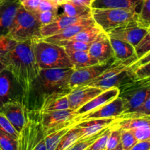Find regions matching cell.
Returning a JSON list of instances; mask_svg holds the SVG:
<instances>
[{
    "instance_id": "6da1fadb",
    "label": "cell",
    "mask_w": 150,
    "mask_h": 150,
    "mask_svg": "<svg viewBox=\"0 0 150 150\" xmlns=\"http://www.w3.org/2000/svg\"><path fill=\"white\" fill-rule=\"evenodd\" d=\"M74 68L42 69L23 95L25 110L42 111L51 100L67 95L71 89L69 79Z\"/></svg>"
},
{
    "instance_id": "7a4b0ae2",
    "label": "cell",
    "mask_w": 150,
    "mask_h": 150,
    "mask_svg": "<svg viewBox=\"0 0 150 150\" xmlns=\"http://www.w3.org/2000/svg\"><path fill=\"white\" fill-rule=\"evenodd\" d=\"M0 58L22 88L24 95L40 70L35 59L32 40L16 42L7 51H0Z\"/></svg>"
},
{
    "instance_id": "3957f363",
    "label": "cell",
    "mask_w": 150,
    "mask_h": 150,
    "mask_svg": "<svg viewBox=\"0 0 150 150\" xmlns=\"http://www.w3.org/2000/svg\"><path fill=\"white\" fill-rule=\"evenodd\" d=\"M32 49L40 70L74 68L62 46L45 40L43 38L32 40Z\"/></svg>"
},
{
    "instance_id": "277c9868",
    "label": "cell",
    "mask_w": 150,
    "mask_h": 150,
    "mask_svg": "<svg viewBox=\"0 0 150 150\" xmlns=\"http://www.w3.org/2000/svg\"><path fill=\"white\" fill-rule=\"evenodd\" d=\"M26 122L19 133L18 150H47L42 111L25 110Z\"/></svg>"
},
{
    "instance_id": "5b68a950",
    "label": "cell",
    "mask_w": 150,
    "mask_h": 150,
    "mask_svg": "<svg viewBox=\"0 0 150 150\" xmlns=\"http://www.w3.org/2000/svg\"><path fill=\"white\" fill-rule=\"evenodd\" d=\"M41 27L35 13L28 11L21 5L6 37L18 42L42 38L40 34Z\"/></svg>"
},
{
    "instance_id": "8992f818",
    "label": "cell",
    "mask_w": 150,
    "mask_h": 150,
    "mask_svg": "<svg viewBox=\"0 0 150 150\" xmlns=\"http://www.w3.org/2000/svg\"><path fill=\"white\" fill-rule=\"evenodd\" d=\"M94 21L105 33L132 22H139V13L120 8H92Z\"/></svg>"
},
{
    "instance_id": "52a82bcc",
    "label": "cell",
    "mask_w": 150,
    "mask_h": 150,
    "mask_svg": "<svg viewBox=\"0 0 150 150\" xmlns=\"http://www.w3.org/2000/svg\"><path fill=\"white\" fill-rule=\"evenodd\" d=\"M119 89V96L122 98L125 103L122 114L131 113L150 98V77L134 79L120 86Z\"/></svg>"
},
{
    "instance_id": "ba28073f",
    "label": "cell",
    "mask_w": 150,
    "mask_h": 150,
    "mask_svg": "<svg viewBox=\"0 0 150 150\" xmlns=\"http://www.w3.org/2000/svg\"><path fill=\"white\" fill-rule=\"evenodd\" d=\"M134 79L133 71L128 64L114 61L103 73L87 85L105 91L111 88H120Z\"/></svg>"
},
{
    "instance_id": "9c48e42d",
    "label": "cell",
    "mask_w": 150,
    "mask_h": 150,
    "mask_svg": "<svg viewBox=\"0 0 150 150\" xmlns=\"http://www.w3.org/2000/svg\"><path fill=\"white\" fill-rule=\"evenodd\" d=\"M76 111L70 108L46 112L42 111V123L45 135H49L64 127L74 126L76 124Z\"/></svg>"
},
{
    "instance_id": "30bf717a",
    "label": "cell",
    "mask_w": 150,
    "mask_h": 150,
    "mask_svg": "<svg viewBox=\"0 0 150 150\" xmlns=\"http://www.w3.org/2000/svg\"><path fill=\"white\" fill-rule=\"evenodd\" d=\"M23 91L11 72L4 67L0 72V108L9 102H23Z\"/></svg>"
},
{
    "instance_id": "8fae6325",
    "label": "cell",
    "mask_w": 150,
    "mask_h": 150,
    "mask_svg": "<svg viewBox=\"0 0 150 150\" xmlns=\"http://www.w3.org/2000/svg\"><path fill=\"white\" fill-rule=\"evenodd\" d=\"M148 29L135 21L116 28L107 35L109 38L125 41L136 47L147 33Z\"/></svg>"
},
{
    "instance_id": "7c38bea8",
    "label": "cell",
    "mask_w": 150,
    "mask_h": 150,
    "mask_svg": "<svg viewBox=\"0 0 150 150\" xmlns=\"http://www.w3.org/2000/svg\"><path fill=\"white\" fill-rule=\"evenodd\" d=\"M114 61L105 64H96L85 67L74 68L69 79V86L72 89L87 85L103 73Z\"/></svg>"
},
{
    "instance_id": "4fadbf2b",
    "label": "cell",
    "mask_w": 150,
    "mask_h": 150,
    "mask_svg": "<svg viewBox=\"0 0 150 150\" xmlns=\"http://www.w3.org/2000/svg\"><path fill=\"white\" fill-rule=\"evenodd\" d=\"M125 111V103L122 98L118 96L110 101L108 103L101 105L100 107L93 111L84 114L80 117L76 119V123L80 121L91 119H108V118H118Z\"/></svg>"
},
{
    "instance_id": "5bb4252c",
    "label": "cell",
    "mask_w": 150,
    "mask_h": 150,
    "mask_svg": "<svg viewBox=\"0 0 150 150\" xmlns=\"http://www.w3.org/2000/svg\"><path fill=\"white\" fill-rule=\"evenodd\" d=\"M88 51L92 57L98 60L100 64H105L114 61V51L110 42V38L105 32H102L91 43Z\"/></svg>"
},
{
    "instance_id": "9a60e30c",
    "label": "cell",
    "mask_w": 150,
    "mask_h": 150,
    "mask_svg": "<svg viewBox=\"0 0 150 150\" xmlns=\"http://www.w3.org/2000/svg\"><path fill=\"white\" fill-rule=\"evenodd\" d=\"M102 92L103 90L99 88L88 85L78 86L72 89L67 95L70 108L76 111Z\"/></svg>"
},
{
    "instance_id": "2e32d148",
    "label": "cell",
    "mask_w": 150,
    "mask_h": 150,
    "mask_svg": "<svg viewBox=\"0 0 150 150\" xmlns=\"http://www.w3.org/2000/svg\"><path fill=\"white\" fill-rule=\"evenodd\" d=\"M21 3L19 0H4L0 4V38L10 32Z\"/></svg>"
},
{
    "instance_id": "e0dca14e",
    "label": "cell",
    "mask_w": 150,
    "mask_h": 150,
    "mask_svg": "<svg viewBox=\"0 0 150 150\" xmlns=\"http://www.w3.org/2000/svg\"><path fill=\"white\" fill-rule=\"evenodd\" d=\"M0 113L7 117L18 133L21 131L26 122L25 108L22 103L17 101L7 103L0 108Z\"/></svg>"
},
{
    "instance_id": "ac0fdd59",
    "label": "cell",
    "mask_w": 150,
    "mask_h": 150,
    "mask_svg": "<svg viewBox=\"0 0 150 150\" xmlns=\"http://www.w3.org/2000/svg\"><path fill=\"white\" fill-rule=\"evenodd\" d=\"M111 47L114 51V61L126 63L129 66L137 60L135 47L128 42L110 38Z\"/></svg>"
},
{
    "instance_id": "d6986e66",
    "label": "cell",
    "mask_w": 150,
    "mask_h": 150,
    "mask_svg": "<svg viewBox=\"0 0 150 150\" xmlns=\"http://www.w3.org/2000/svg\"><path fill=\"white\" fill-rule=\"evenodd\" d=\"M119 95H120V89L117 87L111 88V89L103 91L101 93L95 96L93 99L89 100L76 111L77 117H81L91 111H93L94 110L97 109L101 105L108 103V102L117 98Z\"/></svg>"
},
{
    "instance_id": "ffe728a7",
    "label": "cell",
    "mask_w": 150,
    "mask_h": 150,
    "mask_svg": "<svg viewBox=\"0 0 150 150\" xmlns=\"http://www.w3.org/2000/svg\"><path fill=\"white\" fill-rule=\"evenodd\" d=\"M92 16H86V17L74 18L70 17L64 15L63 13L58 15L57 18L54 21L51 23L50 24L43 26L40 29V34L42 38H48V37L52 36L58 32H61L62 30L64 29L65 28L68 27L70 25L73 23H78L79 21L84 20V19L90 18Z\"/></svg>"
},
{
    "instance_id": "44dd1931",
    "label": "cell",
    "mask_w": 150,
    "mask_h": 150,
    "mask_svg": "<svg viewBox=\"0 0 150 150\" xmlns=\"http://www.w3.org/2000/svg\"><path fill=\"white\" fill-rule=\"evenodd\" d=\"M115 120V118L91 119L79 122L75 126L80 130L81 138H85L96 134L110 127Z\"/></svg>"
},
{
    "instance_id": "7402d4cb",
    "label": "cell",
    "mask_w": 150,
    "mask_h": 150,
    "mask_svg": "<svg viewBox=\"0 0 150 150\" xmlns=\"http://www.w3.org/2000/svg\"><path fill=\"white\" fill-rule=\"evenodd\" d=\"M95 24V22L94 21L92 16L88 18L84 19V20L79 21L78 23H73L70 25L68 27L65 28L64 29L62 30L61 32L52 35V36L48 37V38H43L45 40L48 41L50 42H54L60 40H65L71 39L73 37L77 35L79 32L84 29L85 28L89 27V26H92Z\"/></svg>"
},
{
    "instance_id": "603a6c76",
    "label": "cell",
    "mask_w": 150,
    "mask_h": 150,
    "mask_svg": "<svg viewBox=\"0 0 150 150\" xmlns=\"http://www.w3.org/2000/svg\"><path fill=\"white\" fill-rule=\"evenodd\" d=\"M143 0H93L92 8H120L139 13Z\"/></svg>"
},
{
    "instance_id": "cb8c5ba5",
    "label": "cell",
    "mask_w": 150,
    "mask_h": 150,
    "mask_svg": "<svg viewBox=\"0 0 150 150\" xmlns=\"http://www.w3.org/2000/svg\"><path fill=\"white\" fill-rule=\"evenodd\" d=\"M111 127L120 130H133L150 126V115L127 119H116Z\"/></svg>"
},
{
    "instance_id": "d4e9b609",
    "label": "cell",
    "mask_w": 150,
    "mask_h": 150,
    "mask_svg": "<svg viewBox=\"0 0 150 150\" xmlns=\"http://www.w3.org/2000/svg\"><path fill=\"white\" fill-rule=\"evenodd\" d=\"M66 52L74 68L100 64L98 60L92 57L88 51H66Z\"/></svg>"
},
{
    "instance_id": "484cf974",
    "label": "cell",
    "mask_w": 150,
    "mask_h": 150,
    "mask_svg": "<svg viewBox=\"0 0 150 150\" xmlns=\"http://www.w3.org/2000/svg\"><path fill=\"white\" fill-rule=\"evenodd\" d=\"M63 9V14L74 18L92 16V7L83 6L73 1L64 2L61 5Z\"/></svg>"
},
{
    "instance_id": "4316f807",
    "label": "cell",
    "mask_w": 150,
    "mask_h": 150,
    "mask_svg": "<svg viewBox=\"0 0 150 150\" xmlns=\"http://www.w3.org/2000/svg\"><path fill=\"white\" fill-rule=\"evenodd\" d=\"M103 32V29L96 23L89 27L85 28L80 32L75 35L71 38V40L79 41V42H86V43H92L98 38L100 35Z\"/></svg>"
},
{
    "instance_id": "83f0119b",
    "label": "cell",
    "mask_w": 150,
    "mask_h": 150,
    "mask_svg": "<svg viewBox=\"0 0 150 150\" xmlns=\"http://www.w3.org/2000/svg\"><path fill=\"white\" fill-rule=\"evenodd\" d=\"M81 136L80 130L79 127L74 125L62 136L55 150H67L76 141L81 139Z\"/></svg>"
},
{
    "instance_id": "f1b7e54d",
    "label": "cell",
    "mask_w": 150,
    "mask_h": 150,
    "mask_svg": "<svg viewBox=\"0 0 150 150\" xmlns=\"http://www.w3.org/2000/svg\"><path fill=\"white\" fill-rule=\"evenodd\" d=\"M70 108L69 105L67 95L59 97V98H54L48 102L46 105L44 106L41 111L46 112V111H59V110H67Z\"/></svg>"
},
{
    "instance_id": "f546056e",
    "label": "cell",
    "mask_w": 150,
    "mask_h": 150,
    "mask_svg": "<svg viewBox=\"0 0 150 150\" xmlns=\"http://www.w3.org/2000/svg\"><path fill=\"white\" fill-rule=\"evenodd\" d=\"M73 126L64 127L59 130L54 132L49 135L45 136V146H46L47 150H55L57 144H59V141L62 138V136L68 132Z\"/></svg>"
},
{
    "instance_id": "4dcf8cb0",
    "label": "cell",
    "mask_w": 150,
    "mask_h": 150,
    "mask_svg": "<svg viewBox=\"0 0 150 150\" xmlns=\"http://www.w3.org/2000/svg\"><path fill=\"white\" fill-rule=\"evenodd\" d=\"M107 128L104 129L102 131L99 132L95 135H92V136L85 138H81L79 140L76 141L73 144H72L67 150H86L98 138H99L105 131Z\"/></svg>"
},
{
    "instance_id": "1f68e13d",
    "label": "cell",
    "mask_w": 150,
    "mask_h": 150,
    "mask_svg": "<svg viewBox=\"0 0 150 150\" xmlns=\"http://www.w3.org/2000/svg\"><path fill=\"white\" fill-rule=\"evenodd\" d=\"M54 43L62 46L65 51H88L91 43L79 42V41L71 40H60L54 42Z\"/></svg>"
},
{
    "instance_id": "d6a6232c",
    "label": "cell",
    "mask_w": 150,
    "mask_h": 150,
    "mask_svg": "<svg viewBox=\"0 0 150 150\" xmlns=\"http://www.w3.org/2000/svg\"><path fill=\"white\" fill-rule=\"evenodd\" d=\"M0 148L1 150H18V141L0 129Z\"/></svg>"
},
{
    "instance_id": "836d02e7",
    "label": "cell",
    "mask_w": 150,
    "mask_h": 150,
    "mask_svg": "<svg viewBox=\"0 0 150 150\" xmlns=\"http://www.w3.org/2000/svg\"><path fill=\"white\" fill-rule=\"evenodd\" d=\"M139 23L144 27L150 26V0H143L139 11Z\"/></svg>"
},
{
    "instance_id": "e575fe53",
    "label": "cell",
    "mask_w": 150,
    "mask_h": 150,
    "mask_svg": "<svg viewBox=\"0 0 150 150\" xmlns=\"http://www.w3.org/2000/svg\"><path fill=\"white\" fill-rule=\"evenodd\" d=\"M150 115V98H148L139 108H138L136 111L127 114H122L117 119H127L133 118V117H145V116Z\"/></svg>"
},
{
    "instance_id": "d590c367",
    "label": "cell",
    "mask_w": 150,
    "mask_h": 150,
    "mask_svg": "<svg viewBox=\"0 0 150 150\" xmlns=\"http://www.w3.org/2000/svg\"><path fill=\"white\" fill-rule=\"evenodd\" d=\"M138 142L136 136L130 130H121L120 144L123 150H129Z\"/></svg>"
},
{
    "instance_id": "8d00e7d4",
    "label": "cell",
    "mask_w": 150,
    "mask_h": 150,
    "mask_svg": "<svg viewBox=\"0 0 150 150\" xmlns=\"http://www.w3.org/2000/svg\"><path fill=\"white\" fill-rule=\"evenodd\" d=\"M35 16L40 23L41 26H46L56 20L58 16V10L35 12Z\"/></svg>"
},
{
    "instance_id": "74e56055",
    "label": "cell",
    "mask_w": 150,
    "mask_h": 150,
    "mask_svg": "<svg viewBox=\"0 0 150 150\" xmlns=\"http://www.w3.org/2000/svg\"><path fill=\"white\" fill-rule=\"evenodd\" d=\"M136 49V56H137V59H140L145 54H147L150 51V26L148 29L147 33L146 34L143 39L141 40V42L135 47Z\"/></svg>"
},
{
    "instance_id": "f35d334b",
    "label": "cell",
    "mask_w": 150,
    "mask_h": 150,
    "mask_svg": "<svg viewBox=\"0 0 150 150\" xmlns=\"http://www.w3.org/2000/svg\"><path fill=\"white\" fill-rule=\"evenodd\" d=\"M120 141H121V130L111 127V132L107 140L105 150H114L116 149L120 144Z\"/></svg>"
},
{
    "instance_id": "ab89813d",
    "label": "cell",
    "mask_w": 150,
    "mask_h": 150,
    "mask_svg": "<svg viewBox=\"0 0 150 150\" xmlns=\"http://www.w3.org/2000/svg\"><path fill=\"white\" fill-rule=\"evenodd\" d=\"M111 127L110 126L86 150H105V147H106L107 144V140H108V136H109L110 132H111Z\"/></svg>"
},
{
    "instance_id": "60d3db41",
    "label": "cell",
    "mask_w": 150,
    "mask_h": 150,
    "mask_svg": "<svg viewBox=\"0 0 150 150\" xmlns=\"http://www.w3.org/2000/svg\"><path fill=\"white\" fill-rule=\"evenodd\" d=\"M0 129L2 131H4V133H7V134L10 135L13 137L18 139L19 133L15 129V127H13L11 122L7 120V117L4 114H1V113H0Z\"/></svg>"
},
{
    "instance_id": "b9f144b4",
    "label": "cell",
    "mask_w": 150,
    "mask_h": 150,
    "mask_svg": "<svg viewBox=\"0 0 150 150\" xmlns=\"http://www.w3.org/2000/svg\"><path fill=\"white\" fill-rule=\"evenodd\" d=\"M132 71H133L135 79L150 77V62L144 65L137 67Z\"/></svg>"
},
{
    "instance_id": "7bdbcfd3",
    "label": "cell",
    "mask_w": 150,
    "mask_h": 150,
    "mask_svg": "<svg viewBox=\"0 0 150 150\" xmlns=\"http://www.w3.org/2000/svg\"><path fill=\"white\" fill-rule=\"evenodd\" d=\"M136 136L138 142L150 139V126L130 130Z\"/></svg>"
},
{
    "instance_id": "ee69618b",
    "label": "cell",
    "mask_w": 150,
    "mask_h": 150,
    "mask_svg": "<svg viewBox=\"0 0 150 150\" xmlns=\"http://www.w3.org/2000/svg\"><path fill=\"white\" fill-rule=\"evenodd\" d=\"M59 7L50 0H41L36 12L49 11V10H58Z\"/></svg>"
},
{
    "instance_id": "f6af8a7d",
    "label": "cell",
    "mask_w": 150,
    "mask_h": 150,
    "mask_svg": "<svg viewBox=\"0 0 150 150\" xmlns=\"http://www.w3.org/2000/svg\"><path fill=\"white\" fill-rule=\"evenodd\" d=\"M40 1L41 0H23L21 2V5L28 11L35 13L38 10Z\"/></svg>"
},
{
    "instance_id": "bcb514c9",
    "label": "cell",
    "mask_w": 150,
    "mask_h": 150,
    "mask_svg": "<svg viewBox=\"0 0 150 150\" xmlns=\"http://www.w3.org/2000/svg\"><path fill=\"white\" fill-rule=\"evenodd\" d=\"M149 62H150V51L149 52H148L147 54H145L144 56L141 57L140 59L136 60L135 62H133V64H130L129 67H130V68L132 70H135V69L137 68V67H140V66H142L144 65V64H146V63Z\"/></svg>"
},
{
    "instance_id": "7dc6e473",
    "label": "cell",
    "mask_w": 150,
    "mask_h": 150,
    "mask_svg": "<svg viewBox=\"0 0 150 150\" xmlns=\"http://www.w3.org/2000/svg\"><path fill=\"white\" fill-rule=\"evenodd\" d=\"M150 139L138 142L134 146H132L129 150H149Z\"/></svg>"
},
{
    "instance_id": "c3c4849f",
    "label": "cell",
    "mask_w": 150,
    "mask_h": 150,
    "mask_svg": "<svg viewBox=\"0 0 150 150\" xmlns=\"http://www.w3.org/2000/svg\"><path fill=\"white\" fill-rule=\"evenodd\" d=\"M71 1L89 7H92V2H93V0H71Z\"/></svg>"
},
{
    "instance_id": "681fc988",
    "label": "cell",
    "mask_w": 150,
    "mask_h": 150,
    "mask_svg": "<svg viewBox=\"0 0 150 150\" xmlns=\"http://www.w3.org/2000/svg\"><path fill=\"white\" fill-rule=\"evenodd\" d=\"M50 1H52L53 3H54V4H57V5H58L59 7H61L62 4L64 2V0H50Z\"/></svg>"
},
{
    "instance_id": "f907efd6",
    "label": "cell",
    "mask_w": 150,
    "mask_h": 150,
    "mask_svg": "<svg viewBox=\"0 0 150 150\" xmlns=\"http://www.w3.org/2000/svg\"><path fill=\"white\" fill-rule=\"evenodd\" d=\"M4 67H6V66L4 65V64L3 63L2 60H1V58H0V72H1V70H2Z\"/></svg>"
},
{
    "instance_id": "816d5d0a",
    "label": "cell",
    "mask_w": 150,
    "mask_h": 150,
    "mask_svg": "<svg viewBox=\"0 0 150 150\" xmlns=\"http://www.w3.org/2000/svg\"><path fill=\"white\" fill-rule=\"evenodd\" d=\"M114 150H123V149H122V145H121V144H120L119 145V146H117V147L116 148V149H114Z\"/></svg>"
},
{
    "instance_id": "f5cc1de1",
    "label": "cell",
    "mask_w": 150,
    "mask_h": 150,
    "mask_svg": "<svg viewBox=\"0 0 150 150\" xmlns=\"http://www.w3.org/2000/svg\"><path fill=\"white\" fill-rule=\"evenodd\" d=\"M71 1V0H64V2H67V1Z\"/></svg>"
},
{
    "instance_id": "db71d44e",
    "label": "cell",
    "mask_w": 150,
    "mask_h": 150,
    "mask_svg": "<svg viewBox=\"0 0 150 150\" xmlns=\"http://www.w3.org/2000/svg\"><path fill=\"white\" fill-rule=\"evenodd\" d=\"M23 1V0H19V1H20V3H21V1Z\"/></svg>"
},
{
    "instance_id": "11a10c76",
    "label": "cell",
    "mask_w": 150,
    "mask_h": 150,
    "mask_svg": "<svg viewBox=\"0 0 150 150\" xmlns=\"http://www.w3.org/2000/svg\"><path fill=\"white\" fill-rule=\"evenodd\" d=\"M1 0H0V4H1Z\"/></svg>"
},
{
    "instance_id": "9f6ffc18",
    "label": "cell",
    "mask_w": 150,
    "mask_h": 150,
    "mask_svg": "<svg viewBox=\"0 0 150 150\" xmlns=\"http://www.w3.org/2000/svg\"><path fill=\"white\" fill-rule=\"evenodd\" d=\"M1 1H4V0H1Z\"/></svg>"
},
{
    "instance_id": "6f0895ef",
    "label": "cell",
    "mask_w": 150,
    "mask_h": 150,
    "mask_svg": "<svg viewBox=\"0 0 150 150\" xmlns=\"http://www.w3.org/2000/svg\"><path fill=\"white\" fill-rule=\"evenodd\" d=\"M0 150H1V148H0Z\"/></svg>"
},
{
    "instance_id": "680465c9",
    "label": "cell",
    "mask_w": 150,
    "mask_h": 150,
    "mask_svg": "<svg viewBox=\"0 0 150 150\" xmlns=\"http://www.w3.org/2000/svg\"><path fill=\"white\" fill-rule=\"evenodd\" d=\"M104 150H105V149H104Z\"/></svg>"
},
{
    "instance_id": "91938a15",
    "label": "cell",
    "mask_w": 150,
    "mask_h": 150,
    "mask_svg": "<svg viewBox=\"0 0 150 150\" xmlns=\"http://www.w3.org/2000/svg\"><path fill=\"white\" fill-rule=\"evenodd\" d=\"M149 150H150V149H149Z\"/></svg>"
}]
</instances>
